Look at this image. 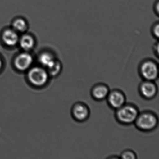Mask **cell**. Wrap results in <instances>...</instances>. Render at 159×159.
<instances>
[{
    "instance_id": "obj_9",
    "label": "cell",
    "mask_w": 159,
    "mask_h": 159,
    "mask_svg": "<svg viewBox=\"0 0 159 159\" xmlns=\"http://www.w3.org/2000/svg\"><path fill=\"white\" fill-rule=\"evenodd\" d=\"M32 57L30 55L24 53L19 55L15 60V65L18 69L25 70L32 63Z\"/></svg>"
},
{
    "instance_id": "obj_8",
    "label": "cell",
    "mask_w": 159,
    "mask_h": 159,
    "mask_svg": "<svg viewBox=\"0 0 159 159\" xmlns=\"http://www.w3.org/2000/svg\"><path fill=\"white\" fill-rule=\"evenodd\" d=\"M109 88L107 84L100 83L96 84L91 90V95L95 100L102 101L107 98L109 93Z\"/></svg>"
},
{
    "instance_id": "obj_11",
    "label": "cell",
    "mask_w": 159,
    "mask_h": 159,
    "mask_svg": "<svg viewBox=\"0 0 159 159\" xmlns=\"http://www.w3.org/2000/svg\"><path fill=\"white\" fill-rule=\"evenodd\" d=\"M34 43L33 38L29 35H25L20 40V45L25 51L30 50L33 47Z\"/></svg>"
},
{
    "instance_id": "obj_6",
    "label": "cell",
    "mask_w": 159,
    "mask_h": 159,
    "mask_svg": "<svg viewBox=\"0 0 159 159\" xmlns=\"http://www.w3.org/2000/svg\"><path fill=\"white\" fill-rule=\"evenodd\" d=\"M139 90L140 95L143 98L151 99L157 95L158 87L154 81L144 80L139 84Z\"/></svg>"
},
{
    "instance_id": "obj_16",
    "label": "cell",
    "mask_w": 159,
    "mask_h": 159,
    "mask_svg": "<svg viewBox=\"0 0 159 159\" xmlns=\"http://www.w3.org/2000/svg\"><path fill=\"white\" fill-rule=\"evenodd\" d=\"M153 33H154V35L158 38L159 37V25H157L155 26V27L153 28Z\"/></svg>"
},
{
    "instance_id": "obj_5",
    "label": "cell",
    "mask_w": 159,
    "mask_h": 159,
    "mask_svg": "<svg viewBox=\"0 0 159 159\" xmlns=\"http://www.w3.org/2000/svg\"><path fill=\"white\" fill-rule=\"evenodd\" d=\"M106 99L110 107L113 109L120 108L126 103L125 95L120 90H113L110 91Z\"/></svg>"
},
{
    "instance_id": "obj_1",
    "label": "cell",
    "mask_w": 159,
    "mask_h": 159,
    "mask_svg": "<svg viewBox=\"0 0 159 159\" xmlns=\"http://www.w3.org/2000/svg\"><path fill=\"white\" fill-rule=\"evenodd\" d=\"M115 117L117 121L123 125H131L134 123L139 114L138 109L134 105L126 104L116 110Z\"/></svg>"
},
{
    "instance_id": "obj_13",
    "label": "cell",
    "mask_w": 159,
    "mask_h": 159,
    "mask_svg": "<svg viewBox=\"0 0 159 159\" xmlns=\"http://www.w3.org/2000/svg\"><path fill=\"white\" fill-rule=\"evenodd\" d=\"M62 66L60 62L56 61L54 62L53 64L48 67V71L49 74L52 76H56L58 75L61 70Z\"/></svg>"
},
{
    "instance_id": "obj_10",
    "label": "cell",
    "mask_w": 159,
    "mask_h": 159,
    "mask_svg": "<svg viewBox=\"0 0 159 159\" xmlns=\"http://www.w3.org/2000/svg\"><path fill=\"white\" fill-rule=\"evenodd\" d=\"M2 38L5 43L9 46H14L18 42V35L15 31L11 30H8L3 33Z\"/></svg>"
},
{
    "instance_id": "obj_4",
    "label": "cell",
    "mask_w": 159,
    "mask_h": 159,
    "mask_svg": "<svg viewBox=\"0 0 159 159\" xmlns=\"http://www.w3.org/2000/svg\"><path fill=\"white\" fill-rule=\"evenodd\" d=\"M71 115L73 119L79 122L85 121L90 116L89 107L82 102L75 103L71 108Z\"/></svg>"
},
{
    "instance_id": "obj_3",
    "label": "cell",
    "mask_w": 159,
    "mask_h": 159,
    "mask_svg": "<svg viewBox=\"0 0 159 159\" xmlns=\"http://www.w3.org/2000/svg\"><path fill=\"white\" fill-rule=\"evenodd\" d=\"M139 70L141 78L145 80L154 81L158 79L159 67L157 63L152 60H146L142 62Z\"/></svg>"
},
{
    "instance_id": "obj_2",
    "label": "cell",
    "mask_w": 159,
    "mask_h": 159,
    "mask_svg": "<svg viewBox=\"0 0 159 159\" xmlns=\"http://www.w3.org/2000/svg\"><path fill=\"white\" fill-rule=\"evenodd\" d=\"M134 124L137 128L140 131L150 132L157 127L158 117L155 113L151 111H143L139 113Z\"/></svg>"
},
{
    "instance_id": "obj_17",
    "label": "cell",
    "mask_w": 159,
    "mask_h": 159,
    "mask_svg": "<svg viewBox=\"0 0 159 159\" xmlns=\"http://www.w3.org/2000/svg\"><path fill=\"white\" fill-rule=\"evenodd\" d=\"M2 67V62L1 60V59H0V69H1V68Z\"/></svg>"
},
{
    "instance_id": "obj_14",
    "label": "cell",
    "mask_w": 159,
    "mask_h": 159,
    "mask_svg": "<svg viewBox=\"0 0 159 159\" xmlns=\"http://www.w3.org/2000/svg\"><path fill=\"white\" fill-rule=\"evenodd\" d=\"M13 26L17 31H23L26 28V24L23 19H18L14 22Z\"/></svg>"
},
{
    "instance_id": "obj_15",
    "label": "cell",
    "mask_w": 159,
    "mask_h": 159,
    "mask_svg": "<svg viewBox=\"0 0 159 159\" xmlns=\"http://www.w3.org/2000/svg\"><path fill=\"white\" fill-rule=\"evenodd\" d=\"M120 158L123 159H135L137 158V156L133 151L126 150L122 152Z\"/></svg>"
},
{
    "instance_id": "obj_7",
    "label": "cell",
    "mask_w": 159,
    "mask_h": 159,
    "mask_svg": "<svg viewBox=\"0 0 159 159\" xmlns=\"http://www.w3.org/2000/svg\"><path fill=\"white\" fill-rule=\"evenodd\" d=\"M48 78V73L41 68H34L29 73V78L30 82L37 86H41L45 84Z\"/></svg>"
},
{
    "instance_id": "obj_12",
    "label": "cell",
    "mask_w": 159,
    "mask_h": 159,
    "mask_svg": "<svg viewBox=\"0 0 159 159\" xmlns=\"http://www.w3.org/2000/svg\"><path fill=\"white\" fill-rule=\"evenodd\" d=\"M39 61L43 66L48 68L53 64L55 60L52 55L48 53H44L40 57Z\"/></svg>"
}]
</instances>
